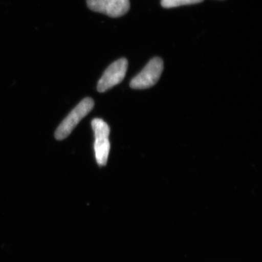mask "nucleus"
Instances as JSON below:
<instances>
[{"label":"nucleus","instance_id":"7ed1b4c3","mask_svg":"<svg viewBox=\"0 0 262 262\" xmlns=\"http://www.w3.org/2000/svg\"><path fill=\"white\" fill-rule=\"evenodd\" d=\"M128 63L126 58H120L114 62L103 72L102 77L98 81L97 91L100 93L106 92L114 86L120 83L126 75Z\"/></svg>","mask_w":262,"mask_h":262},{"label":"nucleus","instance_id":"20e7f679","mask_svg":"<svg viewBox=\"0 0 262 262\" xmlns=\"http://www.w3.org/2000/svg\"><path fill=\"white\" fill-rule=\"evenodd\" d=\"M87 5L90 10L112 18L126 14L130 6L129 0H87Z\"/></svg>","mask_w":262,"mask_h":262},{"label":"nucleus","instance_id":"0eeeda50","mask_svg":"<svg viewBox=\"0 0 262 262\" xmlns=\"http://www.w3.org/2000/svg\"><path fill=\"white\" fill-rule=\"evenodd\" d=\"M203 0H161V5L164 8H173L183 5L198 4Z\"/></svg>","mask_w":262,"mask_h":262},{"label":"nucleus","instance_id":"f03ea898","mask_svg":"<svg viewBox=\"0 0 262 262\" xmlns=\"http://www.w3.org/2000/svg\"><path fill=\"white\" fill-rule=\"evenodd\" d=\"M163 67V61L161 58L155 57L150 60L140 73L131 80V89H146L155 85L159 80Z\"/></svg>","mask_w":262,"mask_h":262},{"label":"nucleus","instance_id":"423d86ee","mask_svg":"<svg viewBox=\"0 0 262 262\" xmlns=\"http://www.w3.org/2000/svg\"><path fill=\"white\" fill-rule=\"evenodd\" d=\"M92 127L94 131L95 138H108L110 136V127L101 119H94L92 121Z\"/></svg>","mask_w":262,"mask_h":262},{"label":"nucleus","instance_id":"39448f33","mask_svg":"<svg viewBox=\"0 0 262 262\" xmlns=\"http://www.w3.org/2000/svg\"><path fill=\"white\" fill-rule=\"evenodd\" d=\"M94 150L98 165H106L110 150L108 138H95Z\"/></svg>","mask_w":262,"mask_h":262},{"label":"nucleus","instance_id":"f257e3e1","mask_svg":"<svg viewBox=\"0 0 262 262\" xmlns=\"http://www.w3.org/2000/svg\"><path fill=\"white\" fill-rule=\"evenodd\" d=\"M94 107L91 98H85L66 117L55 132L57 140H63L70 135L74 128Z\"/></svg>","mask_w":262,"mask_h":262}]
</instances>
